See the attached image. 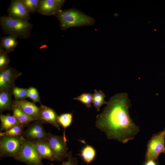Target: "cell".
I'll list each match as a JSON object with an SVG mask.
<instances>
[{
  "label": "cell",
  "instance_id": "1",
  "mask_svg": "<svg viewBox=\"0 0 165 165\" xmlns=\"http://www.w3.org/2000/svg\"><path fill=\"white\" fill-rule=\"evenodd\" d=\"M130 106L127 93L115 94L102 112L97 116L96 127L105 132L108 139L116 140L123 143L134 139L140 129L130 118L129 111Z\"/></svg>",
  "mask_w": 165,
  "mask_h": 165
},
{
  "label": "cell",
  "instance_id": "2",
  "mask_svg": "<svg viewBox=\"0 0 165 165\" xmlns=\"http://www.w3.org/2000/svg\"><path fill=\"white\" fill-rule=\"evenodd\" d=\"M54 16L59 21L61 29L64 30L72 27L92 26L94 19L76 9H61Z\"/></svg>",
  "mask_w": 165,
  "mask_h": 165
},
{
  "label": "cell",
  "instance_id": "3",
  "mask_svg": "<svg viewBox=\"0 0 165 165\" xmlns=\"http://www.w3.org/2000/svg\"><path fill=\"white\" fill-rule=\"evenodd\" d=\"M0 22L1 27L6 34L24 39L31 35L33 25L28 21L16 20L4 15L0 17Z\"/></svg>",
  "mask_w": 165,
  "mask_h": 165
},
{
  "label": "cell",
  "instance_id": "4",
  "mask_svg": "<svg viewBox=\"0 0 165 165\" xmlns=\"http://www.w3.org/2000/svg\"><path fill=\"white\" fill-rule=\"evenodd\" d=\"M21 139L20 148L14 159L28 165H43L42 159L34 145L22 136Z\"/></svg>",
  "mask_w": 165,
  "mask_h": 165
},
{
  "label": "cell",
  "instance_id": "5",
  "mask_svg": "<svg viewBox=\"0 0 165 165\" xmlns=\"http://www.w3.org/2000/svg\"><path fill=\"white\" fill-rule=\"evenodd\" d=\"M165 127L162 131L153 134L147 144L145 155L146 160H155L158 162V157L165 153Z\"/></svg>",
  "mask_w": 165,
  "mask_h": 165
},
{
  "label": "cell",
  "instance_id": "6",
  "mask_svg": "<svg viewBox=\"0 0 165 165\" xmlns=\"http://www.w3.org/2000/svg\"><path fill=\"white\" fill-rule=\"evenodd\" d=\"M22 135L0 137V158L14 157L19 152L22 143Z\"/></svg>",
  "mask_w": 165,
  "mask_h": 165
},
{
  "label": "cell",
  "instance_id": "7",
  "mask_svg": "<svg viewBox=\"0 0 165 165\" xmlns=\"http://www.w3.org/2000/svg\"><path fill=\"white\" fill-rule=\"evenodd\" d=\"M53 151L55 161L61 162L68 156V148L67 146L68 140L63 135H54L49 132L47 140Z\"/></svg>",
  "mask_w": 165,
  "mask_h": 165
},
{
  "label": "cell",
  "instance_id": "8",
  "mask_svg": "<svg viewBox=\"0 0 165 165\" xmlns=\"http://www.w3.org/2000/svg\"><path fill=\"white\" fill-rule=\"evenodd\" d=\"M21 75V72L9 65L0 69V90H11L15 86V80Z\"/></svg>",
  "mask_w": 165,
  "mask_h": 165
},
{
  "label": "cell",
  "instance_id": "9",
  "mask_svg": "<svg viewBox=\"0 0 165 165\" xmlns=\"http://www.w3.org/2000/svg\"><path fill=\"white\" fill-rule=\"evenodd\" d=\"M28 126L22 135L25 139L29 141L47 140V133L45 130L42 123L35 120Z\"/></svg>",
  "mask_w": 165,
  "mask_h": 165
},
{
  "label": "cell",
  "instance_id": "10",
  "mask_svg": "<svg viewBox=\"0 0 165 165\" xmlns=\"http://www.w3.org/2000/svg\"><path fill=\"white\" fill-rule=\"evenodd\" d=\"M7 12L8 16L14 19L25 21H28L30 19V13L22 0H12Z\"/></svg>",
  "mask_w": 165,
  "mask_h": 165
},
{
  "label": "cell",
  "instance_id": "11",
  "mask_svg": "<svg viewBox=\"0 0 165 165\" xmlns=\"http://www.w3.org/2000/svg\"><path fill=\"white\" fill-rule=\"evenodd\" d=\"M65 1L64 0H41L37 12L44 16L54 15L61 9Z\"/></svg>",
  "mask_w": 165,
  "mask_h": 165
},
{
  "label": "cell",
  "instance_id": "12",
  "mask_svg": "<svg viewBox=\"0 0 165 165\" xmlns=\"http://www.w3.org/2000/svg\"><path fill=\"white\" fill-rule=\"evenodd\" d=\"M38 121L42 123H48L60 130V126L58 121V115L53 109L41 105L39 107Z\"/></svg>",
  "mask_w": 165,
  "mask_h": 165
},
{
  "label": "cell",
  "instance_id": "13",
  "mask_svg": "<svg viewBox=\"0 0 165 165\" xmlns=\"http://www.w3.org/2000/svg\"><path fill=\"white\" fill-rule=\"evenodd\" d=\"M13 107L19 108L26 114L35 119L38 120L39 114V107L34 102L25 100L13 101Z\"/></svg>",
  "mask_w": 165,
  "mask_h": 165
},
{
  "label": "cell",
  "instance_id": "14",
  "mask_svg": "<svg viewBox=\"0 0 165 165\" xmlns=\"http://www.w3.org/2000/svg\"><path fill=\"white\" fill-rule=\"evenodd\" d=\"M29 141L34 145L42 159L55 161L53 151L47 140Z\"/></svg>",
  "mask_w": 165,
  "mask_h": 165
},
{
  "label": "cell",
  "instance_id": "15",
  "mask_svg": "<svg viewBox=\"0 0 165 165\" xmlns=\"http://www.w3.org/2000/svg\"><path fill=\"white\" fill-rule=\"evenodd\" d=\"M12 89L0 91V111L2 113L6 110H12L13 108L12 101Z\"/></svg>",
  "mask_w": 165,
  "mask_h": 165
},
{
  "label": "cell",
  "instance_id": "16",
  "mask_svg": "<svg viewBox=\"0 0 165 165\" xmlns=\"http://www.w3.org/2000/svg\"><path fill=\"white\" fill-rule=\"evenodd\" d=\"M17 38L12 35L1 37L0 47L4 49L8 54L13 52L19 44Z\"/></svg>",
  "mask_w": 165,
  "mask_h": 165
},
{
  "label": "cell",
  "instance_id": "17",
  "mask_svg": "<svg viewBox=\"0 0 165 165\" xmlns=\"http://www.w3.org/2000/svg\"><path fill=\"white\" fill-rule=\"evenodd\" d=\"M0 119L1 130L6 131L16 125L20 124L14 116H11L9 114L6 115L1 114Z\"/></svg>",
  "mask_w": 165,
  "mask_h": 165
},
{
  "label": "cell",
  "instance_id": "18",
  "mask_svg": "<svg viewBox=\"0 0 165 165\" xmlns=\"http://www.w3.org/2000/svg\"><path fill=\"white\" fill-rule=\"evenodd\" d=\"M82 149L80 153L78 154L82 159L86 165L92 162L95 159L96 156V151L92 146L86 144Z\"/></svg>",
  "mask_w": 165,
  "mask_h": 165
},
{
  "label": "cell",
  "instance_id": "19",
  "mask_svg": "<svg viewBox=\"0 0 165 165\" xmlns=\"http://www.w3.org/2000/svg\"><path fill=\"white\" fill-rule=\"evenodd\" d=\"M13 116H14L24 127L28 126L31 122L35 121L24 112L19 108L16 107H13L12 110Z\"/></svg>",
  "mask_w": 165,
  "mask_h": 165
},
{
  "label": "cell",
  "instance_id": "20",
  "mask_svg": "<svg viewBox=\"0 0 165 165\" xmlns=\"http://www.w3.org/2000/svg\"><path fill=\"white\" fill-rule=\"evenodd\" d=\"M94 93L93 94L92 103L97 110L99 112L101 107L104 104H107V102L105 101V96L102 90L97 91L94 90Z\"/></svg>",
  "mask_w": 165,
  "mask_h": 165
},
{
  "label": "cell",
  "instance_id": "21",
  "mask_svg": "<svg viewBox=\"0 0 165 165\" xmlns=\"http://www.w3.org/2000/svg\"><path fill=\"white\" fill-rule=\"evenodd\" d=\"M73 115L72 113H66L62 114L59 116L58 118V122L60 126L62 127L64 129L63 136H65V129L69 127L73 121Z\"/></svg>",
  "mask_w": 165,
  "mask_h": 165
},
{
  "label": "cell",
  "instance_id": "22",
  "mask_svg": "<svg viewBox=\"0 0 165 165\" xmlns=\"http://www.w3.org/2000/svg\"><path fill=\"white\" fill-rule=\"evenodd\" d=\"M24 126L19 124L12 127L9 130L4 132H0V136H17L22 135L23 131Z\"/></svg>",
  "mask_w": 165,
  "mask_h": 165
},
{
  "label": "cell",
  "instance_id": "23",
  "mask_svg": "<svg viewBox=\"0 0 165 165\" xmlns=\"http://www.w3.org/2000/svg\"><path fill=\"white\" fill-rule=\"evenodd\" d=\"M28 89L14 86L12 89L15 100H25L27 97Z\"/></svg>",
  "mask_w": 165,
  "mask_h": 165
},
{
  "label": "cell",
  "instance_id": "24",
  "mask_svg": "<svg viewBox=\"0 0 165 165\" xmlns=\"http://www.w3.org/2000/svg\"><path fill=\"white\" fill-rule=\"evenodd\" d=\"M28 11L30 13L37 12L40 0H22Z\"/></svg>",
  "mask_w": 165,
  "mask_h": 165
},
{
  "label": "cell",
  "instance_id": "25",
  "mask_svg": "<svg viewBox=\"0 0 165 165\" xmlns=\"http://www.w3.org/2000/svg\"><path fill=\"white\" fill-rule=\"evenodd\" d=\"M93 94L90 93H83L73 99L79 101L84 104L87 108H90L93 100Z\"/></svg>",
  "mask_w": 165,
  "mask_h": 165
},
{
  "label": "cell",
  "instance_id": "26",
  "mask_svg": "<svg viewBox=\"0 0 165 165\" xmlns=\"http://www.w3.org/2000/svg\"><path fill=\"white\" fill-rule=\"evenodd\" d=\"M10 60L5 50L0 47V69L7 67L10 62Z\"/></svg>",
  "mask_w": 165,
  "mask_h": 165
},
{
  "label": "cell",
  "instance_id": "27",
  "mask_svg": "<svg viewBox=\"0 0 165 165\" xmlns=\"http://www.w3.org/2000/svg\"><path fill=\"white\" fill-rule=\"evenodd\" d=\"M27 97L31 99L34 103H41L40 96L37 89L34 87H30L28 89Z\"/></svg>",
  "mask_w": 165,
  "mask_h": 165
},
{
  "label": "cell",
  "instance_id": "28",
  "mask_svg": "<svg viewBox=\"0 0 165 165\" xmlns=\"http://www.w3.org/2000/svg\"><path fill=\"white\" fill-rule=\"evenodd\" d=\"M51 165H54L50 163ZM78 162L77 159L74 157L72 151L68 152V156L66 161L62 162L61 165H78Z\"/></svg>",
  "mask_w": 165,
  "mask_h": 165
},
{
  "label": "cell",
  "instance_id": "29",
  "mask_svg": "<svg viewBox=\"0 0 165 165\" xmlns=\"http://www.w3.org/2000/svg\"><path fill=\"white\" fill-rule=\"evenodd\" d=\"M158 162L155 160H146L143 165H158Z\"/></svg>",
  "mask_w": 165,
  "mask_h": 165
}]
</instances>
